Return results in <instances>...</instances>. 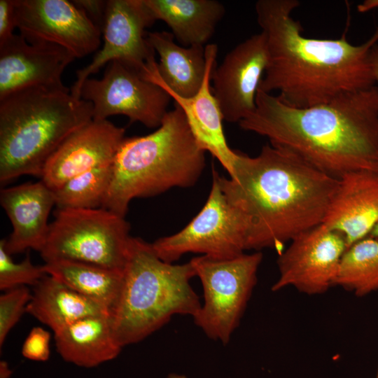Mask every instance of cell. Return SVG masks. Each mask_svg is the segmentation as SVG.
Segmentation results:
<instances>
[{
    "instance_id": "cell-15",
    "label": "cell",
    "mask_w": 378,
    "mask_h": 378,
    "mask_svg": "<svg viewBox=\"0 0 378 378\" xmlns=\"http://www.w3.org/2000/svg\"><path fill=\"white\" fill-rule=\"evenodd\" d=\"M75 56L50 43H30L20 34L0 45V99L29 88L70 90L62 80Z\"/></svg>"
},
{
    "instance_id": "cell-28",
    "label": "cell",
    "mask_w": 378,
    "mask_h": 378,
    "mask_svg": "<svg viewBox=\"0 0 378 378\" xmlns=\"http://www.w3.org/2000/svg\"><path fill=\"white\" fill-rule=\"evenodd\" d=\"M31 293L27 286H19L8 290L0 296V347L18 323L31 299Z\"/></svg>"
},
{
    "instance_id": "cell-21",
    "label": "cell",
    "mask_w": 378,
    "mask_h": 378,
    "mask_svg": "<svg viewBox=\"0 0 378 378\" xmlns=\"http://www.w3.org/2000/svg\"><path fill=\"white\" fill-rule=\"evenodd\" d=\"M54 339L57 351L64 360L83 368L111 360L122 349L107 314L80 318L54 332Z\"/></svg>"
},
{
    "instance_id": "cell-1",
    "label": "cell",
    "mask_w": 378,
    "mask_h": 378,
    "mask_svg": "<svg viewBox=\"0 0 378 378\" xmlns=\"http://www.w3.org/2000/svg\"><path fill=\"white\" fill-rule=\"evenodd\" d=\"M218 180L227 200L244 216L246 250L284 244L322 224L340 179L284 147L265 145L255 157L236 150L233 173Z\"/></svg>"
},
{
    "instance_id": "cell-29",
    "label": "cell",
    "mask_w": 378,
    "mask_h": 378,
    "mask_svg": "<svg viewBox=\"0 0 378 378\" xmlns=\"http://www.w3.org/2000/svg\"><path fill=\"white\" fill-rule=\"evenodd\" d=\"M50 333L41 327H34L22 344V354L29 360L46 361L50 354Z\"/></svg>"
},
{
    "instance_id": "cell-19",
    "label": "cell",
    "mask_w": 378,
    "mask_h": 378,
    "mask_svg": "<svg viewBox=\"0 0 378 378\" xmlns=\"http://www.w3.org/2000/svg\"><path fill=\"white\" fill-rule=\"evenodd\" d=\"M217 53L216 44L205 46V76L195 95L185 98L168 94L175 104L182 109L200 147L216 158L230 176L233 173L236 150H232L226 141L223 126V116L211 86Z\"/></svg>"
},
{
    "instance_id": "cell-23",
    "label": "cell",
    "mask_w": 378,
    "mask_h": 378,
    "mask_svg": "<svg viewBox=\"0 0 378 378\" xmlns=\"http://www.w3.org/2000/svg\"><path fill=\"white\" fill-rule=\"evenodd\" d=\"M26 312L54 332L86 316L109 314L97 302L48 274L34 286Z\"/></svg>"
},
{
    "instance_id": "cell-10",
    "label": "cell",
    "mask_w": 378,
    "mask_h": 378,
    "mask_svg": "<svg viewBox=\"0 0 378 378\" xmlns=\"http://www.w3.org/2000/svg\"><path fill=\"white\" fill-rule=\"evenodd\" d=\"M80 98L92 104L94 120L122 115L149 128L161 125L172 99L162 87L118 60L108 64L102 78H87Z\"/></svg>"
},
{
    "instance_id": "cell-27",
    "label": "cell",
    "mask_w": 378,
    "mask_h": 378,
    "mask_svg": "<svg viewBox=\"0 0 378 378\" xmlns=\"http://www.w3.org/2000/svg\"><path fill=\"white\" fill-rule=\"evenodd\" d=\"M5 249V239L0 241V289L6 291L26 285L36 286L47 274L42 266L34 265L27 256L15 262Z\"/></svg>"
},
{
    "instance_id": "cell-33",
    "label": "cell",
    "mask_w": 378,
    "mask_h": 378,
    "mask_svg": "<svg viewBox=\"0 0 378 378\" xmlns=\"http://www.w3.org/2000/svg\"><path fill=\"white\" fill-rule=\"evenodd\" d=\"M373 9L378 11V0H366L358 6V10L360 13L368 12Z\"/></svg>"
},
{
    "instance_id": "cell-13",
    "label": "cell",
    "mask_w": 378,
    "mask_h": 378,
    "mask_svg": "<svg viewBox=\"0 0 378 378\" xmlns=\"http://www.w3.org/2000/svg\"><path fill=\"white\" fill-rule=\"evenodd\" d=\"M16 28L30 43H50L76 58L96 51L102 31L85 12L66 0H14Z\"/></svg>"
},
{
    "instance_id": "cell-5",
    "label": "cell",
    "mask_w": 378,
    "mask_h": 378,
    "mask_svg": "<svg viewBox=\"0 0 378 378\" xmlns=\"http://www.w3.org/2000/svg\"><path fill=\"white\" fill-rule=\"evenodd\" d=\"M92 120V105L70 90L33 87L0 99V183L41 177L50 156Z\"/></svg>"
},
{
    "instance_id": "cell-31",
    "label": "cell",
    "mask_w": 378,
    "mask_h": 378,
    "mask_svg": "<svg viewBox=\"0 0 378 378\" xmlns=\"http://www.w3.org/2000/svg\"><path fill=\"white\" fill-rule=\"evenodd\" d=\"M72 2L83 9L88 18L102 31L106 15L107 1L74 0Z\"/></svg>"
},
{
    "instance_id": "cell-6",
    "label": "cell",
    "mask_w": 378,
    "mask_h": 378,
    "mask_svg": "<svg viewBox=\"0 0 378 378\" xmlns=\"http://www.w3.org/2000/svg\"><path fill=\"white\" fill-rule=\"evenodd\" d=\"M194 276L190 262H164L151 244L131 237L122 285L109 313L119 345L123 348L144 340L174 315L193 318L202 304L190 285Z\"/></svg>"
},
{
    "instance_id": "cell-12",
    "label": "cell",
    "mask_w": 378,
    "mask_h": 378,
    "mask_svg": "<svg viewBox=\"0 0 378 378\" xmlns=\"http://www.w3.org/2000/svg\"><path fill=\"white\" fill-rule=\"evenodd\" d=\"M346 249L344 237L323 223L299 234L279 255V274L272 290L291 286L309 295L323 293L335 285Z\"/></svg>"
},
{
    "instance_id": "cell-32",
    "label": "cell",
    "mask_w": 378,
    "mask_h": 378,
    "mask_svg": "<svg viewBox=\"0 0 378 378\" xmlns=\"http://www.w3.org/2000/svg\"><path fill=\"white\" fill-rule=\"evenodd\" d=\"M371 61L375 79L376 85L378 87V43L375 44L371 50Z\"/></svg>"
},
{
    "instance_id": "cell-9",
    "label": "cell",
    "mask_w": 378,
    "mask_h": 378,
    "mask_svg": "<svg viewBox=\"0 0 378 378\" xmlns=\"http://www.w3.org/2000/svg\"><path fill=\"white\" fill-rule=\"evenodd\" d=\"M248 226L243 214L227 200L213 169L206 203L181 231L151 244L159 258L173 263L188 253L215 258H232L246 250Z\"/></svg>"
},
{
    "instance_id": "cell-30",
    "label": "cell",
    "mask_w": 378,
    "mask_h": 378,
    "mask_svg": "<svg viewBox=\"0 0 378 378\" xmlns=\"http://www.w3.org/2000/svg\"><path fill=\"white\" fill-rule=\"evenodd\" d=\"M16 29L14 0H0V45L11 38Z\"/></svg>"
},
{
    "instance_id": "cell-11",
    "label": "cell",
    "mask_w": 378,
    "mask_h": 378,
    "mask_svg": "<svg viewBox=\"0 0 378 378\" xmlns=\"http://www.w3.org/2000/svg\"><path fill=\"white\" fill-rule=\"evenodd\" d=\"M156 20L144 0L107 1L102 29L104 45L92 62L76 71L71 94L80 98L83 82L107 63L118 60L140 71L146 78L155 69V50L145 35Z\"/></svg>"
},
{
    "instance_id": "cell-16",
    "label": "cell",
    "mask_w": 378,
    "mask_h": 378,
    "mask_svg": "<svg viewBox=\"0 0 378 378\" xmlns=\"http://www.w3.org/2000/svg\"><path fill=\"white\" fill-rule=\"evenodd\" d=\"M124 138V128L108 120H92L67 137L50 156L41 181L55 191L82 173L111 164Z\"/></svg>"
},
{
    "instance_id": "cell-3",
    "label": "cell",
    "mask_w": 378,
    "mask_h": 378,
    "mask_svg": "<svg viewBox=\"0 0 378 378\" xmlns=\"http://www.w3.org/2000/svg\"><path fill=\"white\" fill-rule=\"evenodd\" d=\"M238 124L337 179L354 172L378 173L377 85L306 108L258 89L255 111Z\"/></svg>"
},
{
    "instance_id": "cell-37",
    "label": "cell",
    "mask_w": 378,
    "mask_h": 378,
    "mask_svg": "<svg viewBox=\"0 0 378 378\" xmlns=\"http://www.w3.org/2000/svg\"><path fill=\"white\" fill-rule=\"evenodd\" d=\"M376 378H378V371H377V377Z\"/></svg>"
},
{
    "instance_id": "cell-20",
    "label": "cell",
    "mask_w": 378,
    "mask_h": 378,
    "mask_svg": "<svg viewBox=\"0 0 378 378\" xmlns=\"http://www.w3.org/2000/svg\"><path fill=\"white\" fill-rule=\"evenodd\" d=\"M146 38L160 60L148 80L169 94L185 98L195 95L205 76V46H179L174 35L165 31L149 32Z\"/></svg>"
},
{
    "instance_id": "cell-22",
    "label": "cell",
    "mask_w": 378,
    "mask_h": 378,
    "mask_svg": "<svg viewBox=\"0 0 378 378\" xmlns=\"http://www.w3.org/2000/svg\"><path fill=\"white\" fill-rule=\"evenodd\" d=\"M155 19L164 22L182 46H205L225 14L216 0H144Z\"/></svg>"
},
{
    "instance_id": "cell-35",
    "label": "cell",
    "mask_w": 378,
    "mask_h": 378,
    "mask_svg": "<svg viewBox=\"0 0 378 378\" xmlns=\"http://www.w3.org/2000/svg\"><path fill=\"white\" fill-rule=\"evenodd\" d=\"M368 237H377L378 238V223L374 225Z\"/></svg>"
},
{
    "instance_id": "cell-14",
    "label": "cell",
    "mask_w": 378,
    "mask_h": 378,
    "mask_svg": "<svg viewBox=\"0 0 378 378\" xmlns=\"http://www.w3.org/2000/svg\"><path fill=\"white\" fill-rule=\"evenodd\" d=\"M267 64L266 38L261 31L237 44L214 69L212 92L224 120L239 123L255 111Z\"/></svg>"
},
{
    "instance_id": "cell-26",
    "label": "cell",
    "mask_w": 378,
    "mask_h": 378,
    "mask_svg": "<svg viewBox=\"0 0 378 378\" xmlns=\"http://www.w3.org/2000/svg\"><path fill=\"white\" fill-rule=\"evenodd\" d=\"M112 178V164L82 173L54 191L57 209H97L103 206Z\"/></svg>"
},
{
    "instance_id": "cell-34",
    "label": "cell",
    "mask_w": 378,
    "mask_h": 378,
    "mask_svg": "<svg viewBox=\"0 0 378 378\" xmlns=\"http://www.w3.org/2000/svg\"><path fill=\"white\" fill-rule=\"evenodd\" d=\"M12 374V371L8 367V364L1 360L0 362V378H9Z\"/></svg>"
},
{
    "instance_id": "cell-18",
    "label": "cell",
    "mask_w": 378,
    "mask_h": 378,
    "mask_svg": "<svg viewBox=\"0 0 378 378\" xmlns=\"http://www.w3.org/2000/svg\"><path fill=\"white\" fill-rule=\"evenodd\" d=\"M378 223V173L358 171L340 179L323 224L342 234L347 248L369 236Z\"/></svg>"
},
{
    "instance_id": "cell-36",
    "label": "cell",
    "mask_w": 378,
    "mask_h": 378,
    "mask_svg": "<svg viewBox=\"0 0 378 378\" xmlns=\"http://www.w3.org/2000/svg\"><path fill=\"white\" fill-rule=\"evenodd\" d=\"M166 378H188V377L184 374L171 373L168 374Z\"/></svg>"
},
{
    "instance_id": "cell-17",
    "label": "cell",
    "mask_w": 378,
    "mask_h": 378,
    "mask_svg": "<svg viewBox=\"0 0 378 378\" xmlns=\"http://www.w3.org/2000/svg\"><path fill=\"white\" fill-rule=\"evenodd\" d=\"M0 203L13 231L5 239V249L13 255L43 248L49 231L48 216L55 205V192L42 181L1 188Z\"/></svg>"
},
{
    "instance_id": "cell-7",
    "label": "cell",
    "mask_w": 378,
    "mask_h": 378,
    "mask_svg": "<svg viewBox=\"0 0 378 378\" xmlns=\"http://www.w3.org/2000/svg\"><path fill=\"white\" fill-rule=\"evenodd\" d=\"M130 229L125 217L102 207L57 209L39 253L45 262L68 260L123 270Z\"/></svg>"
},
{
    "instance_id": "cell-25",
    "label": "cell",
    "mask_w": 378,
    "mask_h": 378,
    "mask_svg": "<svg viewBox=\"0 0 378 378\" xmlns=\"http://www.w3.org/2000/svg\"><path fill=\"white\" fill-rule=\"evenodd\" d=\"M335 286L358 296L378 290V238L367 237L349 246L341 260Z\"/></svg>"
},
{
    "instance_id": "cell-4",
    "label": "cell",
    "mask_w": 378,
    "mask_h": 378,
    "mask_svg": "<svg viewBox=\"0 0 378 378\" xmlns=\"http://www.w3.org/2000/svg\"><path fill=\"white\" fill-rule=\"evenodd\" d=\"M204 153L182 109L174 104L153 132L123 139L112 163L102 208L125 217L134 198L192 186L204 169Z\"/></svg>"
},
{
    "instance_id": "cell-24",
    "label": "cell",
    "mask_w": 378,
    "mask_h": 378,
    "mask_svg": "<svg viewBox=\"0 0 378 378\" xmlns=\"http://www.w3.org/2000/svg\"><path fill=\"white\" fill-rule=\"evenodd\" d=\"M46 273L104 307L108 314L122 285L123 270L68 260L45 262Z\"/></svg>"
},
{
    "instance_id": "cell-2",
    "label": "cell",
    "mask_w": 378,
    "mask_h": 378,
    "mask_svg": "<svg viewBox=\"0 0 378 378\" xmlns=\"http://www.w3.org/2000/svg\"><path fill=\"white\" fill-rule=\"evenodd\" d=\"M298 0H259L257 22L266 38L267 64L259 88L285 104L306 108L376 85L371 50L378 27L360 45L345 36L336 39L305 36L293 12Z\"/></svg>"
},
{
    "instance_id": "cell-8",
    "label": "cell",
    "mask_w": 378,
    "mask_h": 378,
    "mask_svg": "<svg viewBox=\"0 0 378 378\" xmlns=\"http://www.w3.org/2000/svg\"><path fill=\"white\" fill-rule=\"evenodd\" d=\"M262 259L260 251L232 258L206 255L190 260L203 288V302L193 317L209 338L227 344L240 323Z\"/></svg>"
}]
</instances>
